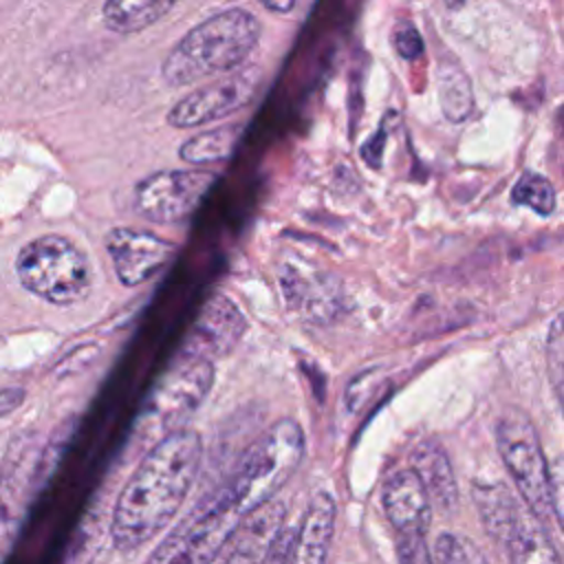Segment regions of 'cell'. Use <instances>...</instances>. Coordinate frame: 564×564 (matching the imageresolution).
Returning <instances> with one entry per match:
<instances>
[{"label":"cell","instance_id":"1","mask_svg":"<svg viewBox=\"0 0 564 564\" xmlns=\"http://www.w3.org/2000/svg\"><path fill=\"white\" fill-rule=\"evenodd\" d=\"M200 458V434L189 427L165 434L143 456L115 502L110 538L119 553L141 549L170 524L196 480Z\"/></svg>","mask_w":564,"mask_h":564},{"label":"cell","instance_id":"2","mask_svg":"<svg viewBox=\"0 0 564 564\" xmlns=\"http://www.w3.org/2000/svg\"><path fill=\"white\" fill-rule=\"evenodd\" d=\"M260 20L245 9H225L189 29L165 55L161 75L170 86L238 68L260 40Z\"/></svg>","mask_w":564,"mask_h":564},{"label":"cell","instance_id":"3","mask_svg":"<svg viewBox=\"0 0 564 564\" xmlns=\"http://www.w3.org/2000/svg\"><path fill=\"white\" fill-rule=\"evenodd\" d=\"M242 518L245 511L225 482L159 542L145 564H214Z\"/></svg>","mask_w":564,"mask_h":564},{"label":"cell","instance_id":"4","mask_svg":"<svg viewBox=\"0 0 564 564\" xmlns=\"http://www.w3.org/2000/svg\"><path fill=\"white\" fill-rule=\"evenodd\" d=\"M15 275L29 293L53 306L79 304L93 286L88 258L57 234L29 240L15 256Z\"/></svg>","mask_w":564,"mask_h":564},{"label":"cell","instance_id":"5","mask_svg":"<svg viewBox=\"0 0 564 564\" xmlns=\"http://www.w3.org/2000/svg\"><path fill=\"white\" fill-rule=\"evenodd\" d=\"M302 456L304 432L293 419H280L256 441L227 480L245 516L273 500L300 467Z\"/></svg>","mask_w":564,"mask_h":564},{"label":"cell","instance_id":"6","mask_svg":"<svg viewBox=\"0 0 564 564\" xmlns=\"http://www.w3.org/2000/svg\"><path fill=\"white\" fill-rule=\"evenodd\" d=\"M496 445L522 505L544 522L551 513L549 463L529 414L507 408L496 423Z\"/></svg>","mask_w":564,"mask_h":564},{"label":"cell","instance_id":"7","mask_svg":"<svg viewBox=\"0 0 564 564\" xmlns=\"http://www.w3.org/2000/svg\"><path fill=\"white\" fill-rule=\"evenodd\" d=\"M216 176L205 170H163L134 187V209L150 223L172 225L189 218Z\"/></svg>","mask_w":564,"mask_h":564},{"label":"cell","instance_id":"8","mask_svg":"<svg viewBox=\"0 0 564 564\" xmlns=\"http://www.w3.org/2000/svg\"><path fill=\"white\" fill-rule=\"evenodd\" d=\"M278 280L286 308L311 324L326 326L344 311V289L330 271L291 256L280 264Z\"/></svg>","mask_w":564,"mask_h":564},{"label":"cell","instance_id":"9","mask_svg":"<svg viewBox=\"0 0 564 564\" xmlns=\"http://www.w3.org/2000/svg\"><path fill=\"white\" fill-rule=\"evenodd\" d=\"M258 84L260 68L256 66L245 68L240 73H231L214 84L187 93L170 108L165 119L174 128H194L218 121L245 108L258 93Z\"/></svg>","mask_w":564,"mask_h":564},{"label":"cell","instance_id":"10","mask_svg":"<svg viewBox=\"0 0 564 564\" xmlns=\"http://www.w3.org/2000/svg\"><path fill=\"white\" fill-rule=\"evenodd\" d=\"M115 273L123 286H139L154 278L176 253V245L132 227H112L104 238Z\"/></svg>","mask_w":564,"mask_h":564},{"label":"cell","instance_id":"11","mask_svg":"<svg viewBox=\"0 0 564 564\" xmlns=\"http://www.w3.org/2000/svg\"><path fill=\"white\" fill-rule=\"evenodd\" d=\"M214 383V366L207 359L183 357L181 364L165 377L154 392L150 414H156L165 425L187 419L207 397Z\"/></svg>","mask_w":564,"mask_h":564},{"label":"cell","instance_id":"12","mask_svg":"<svg viewBox=\"0 0 564 564\" xmlns=\"http://www.w3.org/2000/svg\"><path fill=\"white\" fill-rule=\"evenodd\" d=\"M247 330L240 308L225 295H214L198 315V322L185 344L183 357L214 361L229 355Z\"/></svg>","mask_w":564,"mask_h":564},{"label":"cell","instance_id":"13","mask_svg":"<svg viewBox=\"0 0 564 564\" xmlns=\"http://www.w3.org/2000/svg\"><path fill=\"white\" fill-rule=\"evenodd\" d=\"M381 505L397 538L427 535L432 522V502L412 467L399 469L386 480Z\"/></svg>","mask_w":564,"mask_h":564},{"label":"cell","instance_id":"14","mask_svg":"<svg viewBox=\"0 0 564 564\" xmlns=\"http://www.w3.org/2000/svg\"><path fill=\"white\" fill-rule=\"evenodd\" d=\"M282 531L284 505L280 500H269L240 520L220 553V564H262Z\"/></svg>","mask_w":564,"mask_h":564},{"label":"cell","instance_id":"15","mask_svg":"<svg viewBox=\"0 0 564 564\" xmlns=\"http://www.w3.org/2000/svg\"><path fill=\"white\" fill-rule=\"evenodd\" d=\"M335 500L326 491H317L306 509L304 516L293 531L286 564H326L328 549L335 533Z\"/></svg>","mask_w":564,"mask_h":564},{"label":"cell","instance_id":"16","mask_svg":"<svg viewBox=\"0 0 564 564\" xmlns=\"http://www.w3.org/2000/svg\"><path fill=\"white\" fill-rule=\"evenodd\" d=\"M412 469L423 482L430 502L441 511H454L458 505V482L447 452L436 441H423L412 452Z\"/></svg>","mask_w":564,"mask_h":564},{"label":"cell","instance_id":"17","mask_svg":"<svg viewBox=\"0 0 564 564\" xmlns=\"http://www.w3.org/2000/svg\"><path fill=\"white\" fill-rule=\"evenodd\" d=\"M502 544L507 546L511 564H562V557L551 542L544 522L524 505L518 509Z\"/></svg>","mask_w":564,"mask_h":564},{"label":"cell","instance_id":"18","mask_svg":"<svg viewBox=\"0 0 564 564\" xmlns=\"http://www.w3.org/2000/svg\"><path fill=\"white\" fill-rule=\"evenodd\" d=\"M471 496H474V505L478 509L485 531L496 542H502L522 505L513 498L509 487L502 482H478L476 480L471 487Z\"/></svg>","mask_w":564,"mask_h":564},{"label":"cell","instance_id":"19","mask_svg":"<svg viewBox=\"0 0 564 564\" xmlns=\"http://www.w3.org/2000/svg\"><path fill=\"white\" fill-rule=\"evenodd\" d=\"M172 9V0H110L101 7V20L106 29L130 35L159 22Z\"/></svg>","mask_w":564,"mask_h":564},{"label":"cell","instance_id":"20","mask_svg":"<svg viewBox=\"0 0 564 564\" xmlns=\"http://www.w3.org/2000/svg\"><path fill=\"white\" fill-rule=\"evenodd\" d=\"M438 99L443 115L458 123L463 121L474 106V95L469 86V77L460 68L454 57H443L438 66Z\"/></svg>","mask_w":564,"mask_h":564},{"label":"cell","instance_id":"21","mask_svg":"<svg viewBox=\"0 0 564 564\" xmlns=\"http://www.w3.org/2000/svg\"><path fill=\"white\" fill-rule=\"evenodd\" d=\"M240 137V126H218L212 130H205L192 139H187L178 154L183 161L194 163V165H207V163H218L225 161Z\"/></svg>","mask_w":564,"mask_h":564},{"label":"cell","instance_id":"22","mask_svg":"<svg viewBox=\"0 0 564 564\" xmlns=\"http://www.w3.org/2000/svg\"><path fill=\"white\" fill-rule=\"evenodd\" d=\"M511 200L516 205H524L531 212L540 214V216H549L555 209V189L549 183V178H544L542 174L535 172H524L513 189H511Z\"/></svg>","mask_w":564,"mask_h":564},{"label":"cell","instance_id":"23","mask_svg":"<svg viewBox=\"0 0 564 564\" xmlns=\"http://www.w3.org/2000/svg\"><path fill=\"white\" fill-rule=\"evenodd\" d=\"M434 564H489L478 544L460 533L443 531L434 542Z\"/></svg>","mask_w":564,"mask_h":564},{"label":"cell","instance_id":"24","mask_svg":"<svg viewBox=\"0 0 564 564\" xmlns=\"http://www.w3.org/2000/svg\"><path fill=\"white\" fill-rule=\"evenodd\" d=\"M546 368L553 392L564 412V313L553 319L546 335Z\"/></svg>","mask_w":564,"mask_h":564},{"label":"cell","instance_id":"25","mask_svg":"<svg viewBox=\"0 0 564 564\" xmlns=\"http://www.w3.org/2000/svg\"><path fill=\"white\" fill-rule=\"evenodd\" d=\"M399 564H434L425 535H399L397 538Z\"/></svg>","mask_w":564,"mask_h":564},{"label":"cell","instance_id":"26","mask_svg":"<svg viewBox=\"0 0 564 564\" xmlns=\"http://www.w3.org/2000/svg\"><path fill=\"white\" fill-rule=\"evenodd\" d=\"M549 498L551 511L564 533V454L549 465Z\"/></svg>","mask_w":564,"mask_h":564},{"label":"cell","instance_id":"27","mask_svg":"<svg viewBox=\"0 0 564 564\" xmlns=\"http://www.w3.org/2000/svg\"><path fill=\"white\" fill-rule=\"evenodd\" d=\"M392 44L399 51V55L405 59H414L423 53V40L419 35V31L414 29V24H410V22H401L399 26H394Z\"/></svg>","mask_w":564,"mask_h":564},{"label":"cell","instance_id":"28","mask_svg":"<svg viewBox=\"0 0 564 564\" xmlns=\"http://www.w3.org/2000/svg\"><path fill=\"white\" fill-rule=\"evenodd\" d=\"M26 392L18 386H9V388H0V419L11 414L13 410H18L24 401Z\"/></svg>","mask_w":564,"mask_h":564},{"label":"cell","instance_id":"29","mask_svg":"<svg viewBox=\"0 0 564 564\" xmlns=\"http://www.w3.org/2000/svg\"><path fill=\"white\" fill-rule=\"evenodd\" d=\"M267 9L271 11H291L293 9V2H284V4H278V2H264Z\"/></svg>","mask_w":564,"mask_h":564},{"label":"cell","instance_id":"30","mask_svg":"<svg viewBox=\"0 0 564 564\" xmlns=\"http://www.w3.org/2000/svg\"><path fill=\"white\" fill-rule=\"evenodd\" d=\"M214 564H220V557H218V560H216V562H214Z\"/></svg>","mask_w":564,"mask_h":564}]
</instances>
